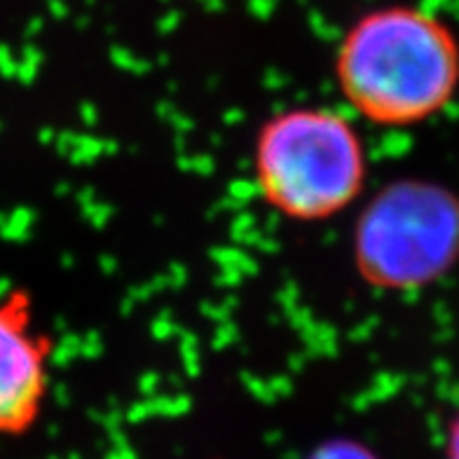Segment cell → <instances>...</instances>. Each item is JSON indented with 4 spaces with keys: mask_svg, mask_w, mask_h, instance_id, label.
<instances>
[{
    "mask_svg": "<svg viewBox=\"0 0 459 459\" xmlns=\"http://www.w3.org/2000/svg\"><path fill=\"white\" fill-rule=\"evenodd\" d=\"M333 75L354 120L382 129L415 127L453 103L459 40L424 7H373L340 38Z\"/></svg>",
    "mask_w": 459,
    "mask_h": 459,
    "instance_id": "cell-1",
    "label": "cell"
},
{
    "mask_svg": "<svg viewBox=\"0 0 459 459\" xmlns=\"http://www.w3.org/2000/svg\"><path fill=\"white\" fill-rule=\"evenodd\" d=\"M251 174L260 202L290 223L342 216L366 195L370 158L357 120L328 106H290L254 134Z\"/></svg>",
    "mask_w": 459,
    "mask_h": 459,
    "instance_id": "cell-2",
    "label": "cell"
},
{
    "mask_svg": "<svg viewBox=\"0 0 459 459\" xmlns=\"http://www.w3.org/2000/svg\"><path fill=\"white\" fill-rule=\"evenodd\" d=\"M354 274L382 293H411L446 277L459 260V197L438 183L396 178L354 218Z\"/></svg>",
    "mask_w": 459,
    "mask_h": 459,
    "instance_id": "cell-3",
    "label": "cell"
},
{
    "mask_svg": "<svg viewBox=\"0 0 459 459\" xmlns=\"http://www.w3.org/2000/svg\"><path fill=\"white\" fill-rule=\"evenodd\" d=\"M52 351L29 290L0 296V438H22L40 422L52 389Z\"/></svg>",
    "mask_w": 459,
    "mask_h": 459,
    "instance_id": "cell-4",
    "label": "cell"
},
{
    "mask_svg": "<svg viewBox=\"0 0 459 459\" xmlns=\"http://www.w3.org/2000/svg\"><path fill=\"white\" fill-rule=\"evenodd\" d=\"M302 459H385L373 446L357 436H331L316 443Z\"/></svg>",
    "mask_w": 459,
    "mask_h": 459,
    "instance_id": "cell-5",
    "label": "cell"
},
{
    "mask_svg": "<svg viewBox=\"0 0 459 459\" xmlns=\"http://www.w3.org/2000/svg\"><path fill=\"white\" fill-rule=\"evenodd\" d=\"M443 459H459V415L447 424L446 441H443Z\"/></svg>",
    "mask_w": 459,
    "mask_h": 459,
    "instance_id": "cell-6",
    "label": "cell"
}]
</instances>
